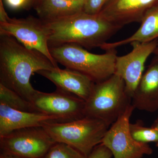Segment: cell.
<instances>
[{
  "label": "cell",
  "mask_w": 158,
  "mask_h": 158,
  "mask_svg": "<svg viewBox=\"0 0 158 158\" xmlns=\"http://www.w3.org/2000/svg\"><path fill=\"white\" fill-rule=\"evenodd\" d=\"M113 154L103 144H99L94 148L87 158H112Z\"/></svg>",
  "instance_id": "44dd1931"
},
{
  "label": "cell",
  "mask_w": 158,
  "mask_h": 158,
  "mask_svg": "<svg viewBox=\"0 0 158 158\" xmlns=\"http://www.w3.org/2000/svg\"><path fill=\"white\" fill-rule=\"evenodd\" d=\"M43 127L56 142L68 144L87 157L102 143L110 126L98 118L85 116L72 121L47 123Z\"/></svg>",
  "instance_id": "5b68a950"
},
{
  "label": "cell",
  "mask_w": 158,
  "mask_h": 158,
  "mask_svg": "<svg viewBox=\"0 0 158 158\" xmlns=\"http://www.w3.org/2000/svg\"><path fill=\"white\" fill-rule=\"evenodd\" d=\"M0 158H23L17 156L12 155L10 154L6 153L1 152L0 153Z\"/></svg>",
  "instance_id": "cb8c5ba5"
},
{
  "label": "cell",
  "mask_w": 158,
  "mask_h": 158,
  "mask_svg": "<svg viewBox=\"0 0 158 158\" xmlns=\"http://www.w3.org/2000/svg\"><path fill=\"white\" fill-rule=\"evenodd\" d=\"M49 49L57 63L85 75L94 83L103 81L115 73L116 49L95 54L74 44L50 47Z\"/></svg>",
  "instance_id": "3957f363"
},
{
  "label": "cell",
  "mask_w": 158,
  "mask_h": 158,
  "mask_svg": "<svg viewBox=\"0 0 158 158\" xmlns=\"http://www.w3.org/2000/svg\"><path fill=\"white\" fill-rule=\"evenodd\" d=\"M135 109L154 113L158 110V58L155 56L142 74L131 98Z\"/></svg>",
  "instance_id": "5bb4252c"
},
{
  "label": "cell",
  "mask_w": 158,
  "mask_h": 158,
  "mask_svg": "<svg viewBox=\"0 0 158 158\" xmlns=\"http://www.w3.org/2000/svg\"><path fill=\"white\" fill-rule=\"evenodd\" d=\"M0 103L19 111L39 112L31 102L1 84H0Z\"/></svg>",
  "instance_id": "e0dca14e"
},
{
  "label": "cell",
  "mask_w": 158,
  "mask_h": 158,
  "mask_svg": "<svg viewBox=\"0 0 158 158\" xmlns=\"http://www.w3.org/2000/svg\"><path fill=\"white\" fill-rule=\"evenodd\" d=\"M34 2V4H35V3L36 2V1H37V0H33Z\"/></svg>",
  "instance_id": "83f0119b"
},
{
  "label": "cell",
  "mask_w": 158,
  "mask_h": 158,
  "mask_svg": "<svg viewBox=\"0 0 158 158\" xmlns=\"http://www.w3.org/2000/svg\"><path fill=\"white\" fill-rule=\"evenodd\" d=\"M58 67L35 50L26 47L11 36L0 35V84L32 102L38 90L31 85V76Z\"/></svg>",
  "instance_id": "6da1fadb"
},
{
  "label": "cell",
  "mask_w": 158,
  "mask_h": 158,
  "mask_svg": "<svg viewBox=\"0 0 158 158\" xmlns=\"http://www.w3.org/2000/svg\"><path fill=\"white\" fill-rule=\"evenodd\" d=\"M44 23L48 29L49 47L74 44L87 49L100 48L122 28L99 14L83 11Z\"/></svg>",
  "instance_id": "7a4b0ae2"
},
{
  "label": "cell",
  "mask_w": 158,
  "mask_h": 158,
  "mask_svg": "<svg viewBox=\"0 0 158 158\" xmlns=\"http://www.w3.org/2000/svg\"><path fill=\"white\" fill-rule=\"evenodd\" d=\"M152 127L158 131V116L154 122L153 123L152 126Z\"/></svg>",
  "instance_id": "d4e9b609"
},
{
  "label": "cell",
  "mask_w": 158,
  "mask_h": 158,
  "mask_svg": "<svg viewBox=\"0 0 158 158\" xmlns=\"http://www.w3.org/2000/svg\"><path fill=\"white\" fill-rule=\"evenodd\" d=\"M131 104V98L126 91L124 81L114 73L94 84L85 101V116L98 118L110 126Z\"/></svg>",
  "instance_id": "277c9868"
},
{
  "label": "cell",
  "mask_w": 158,
  "mask_h": 158,
  "mask_svg": "<svg viewBox=\"0 0 158 158\" xmlns=\"http://www.w3.org/2000/svg\"><path fill=\"white\" fill-rule=\"evenodd\" d=\"M42 158H87L78 151L64 143L56 142Z\"/></svg>",
  "instance_id": "d6986e66"
},
{
  "label": "cell",
  "mask_w": 158,
  "mask_h": 158,
  "mask_svg": "<svg viewBox=\"0 0 158 158\" xmlns=\"http://www.w3.org/2000/svg\"><path fill=\"white\" fill-rule=\"evenodd\" d=\"M108 0H84L83 11L87 14H98Z\"/></svg>",
  "instance_id": "ffe728a7"
},
{
  "label": "cell",
  "mask_w": 158,
  "mask_h": 158,
  "mask_svg": "<svg viewBox=\"0 0 158 158\" xmlns=\"http://www.w3.org/2000/svg\"><path fill=\"white\" fill-rule=\"evenodd\" d=\"M31 103L38 112L56 116L62 122L85 116V101L59 89L52 93L38 90Z\"/></svg>",
  "instance_id": "9c48e42d"
},
{
  "label": "cell",
  "mask_w": 158,
  "mask_h": 158,
  "mask_svg": "<svg viewBox=\"0 0 158 158\" xmlns=\"http://www.w3.org/2000/svg\"><path fill=\"white\" fill-rule=\"evenodd\" d=\"M84 3V0H37L35 9L40 19L44 22H48L83 11Z\"/></svg>",
  "instance_id": "2e32d148"
},
{
  "label": "cell",
  "mask_w": 158,
  "mask_h": 158,
  "mask_svg": "<svg viewBox=\"0 0 158 158\" xmlns=\"http://www.w3.org/2000/svg\"><path fill=\"white\" fill-rule=\"evenodd\" d=\"M9 8L13 10L27 9L34 4L33 0H4Z\"/></svg>",
  "instance_id": "7402d4cb"
},
{
  "label": "cell",
  "mask_w": 158,
  "mask_h": 158,
  "mask_svg": "<svg viewBox=\"0 0 158 158\" xmlns=\"http://www.w3.org/2000/svg\"><path fill=\"white\" fill-rule=\"evenodd\" d=\"M37 74L44 77L56 86L57 89L72 94L86 101L94 86L88 77L77 71L59 67L51 70H41Z\"/></svg>",
  "instance_id": "7c38bea8"
},
{
  "label": "cell",
  "mask_w": 158,
  "mask_h": 158,
  "mask_svg": "<svg viewBox=\"0 0 158 158\" xmlns=\"http://www.w3.org/2000/svg\"><path fill=\"white\" fill-rule=\"evenodd\" d=\"M140 23L141 26L131 36L116 42L106 43L100 48L106 51L132 42H148L158 39V4L148 11Z\"/></svg>",
  "instance_id": "9a60e30c"
},
{
  "label": "cell",
  "mask_w": 158,
  "mask_h": 158,
  "mask_svg": "<svg viewBox=\"0 0 158 158\" xmlns=\"http://www.w3.org/2000/svg\"><path fill=\"white\" fill-rule=\"evenodd\" d=\"M158 4V0H108L98 14L123 27L141 23L148 11Z\"/></svg>",
  "instance_id": "8fae6325"
},
{
  "label": "cell",
  "mask_w": 158,
  "mask_h": 158,
  "mask_svg": "<svg viewBox=\"0 0 158 158\" xmlns=\"http://www.w3.org/2000/svg\"><path fill=\"white\" fill-rule=\"evenodd\" d=\"M56 143L43 127H35L0 137V150L23 158H42Z\"/></svg>",
  "instance_id": "8992f818"
},
{
  "label": "cell",
  "mask_w": 158,
  "mask_h": 158,
  "mask_svg": "<svg viewBox=\"0 0 158 158\" xmlns=\"http://www.w3.org/2000/svg\"><path fill=\"white\" fill-rule=\"evenodd\" d=\"M153 54L155 56L158 58V41L156 47L153 53Z\"/></svg>",
  "instance_id": "484cf974"
},
{
  "label": "cell",
  "mask_w": 158,
  "mask_h": 158,
  "mask_svg": "<svg viewBox=\"0 0 158 158\" xmlns=\"http://www.w3.org/2000/svg\"><path fill=\"white\" fill-rule=\"evenodd\" d=\"M9 18L4 8L2 0H0V23L6 22Z\"/></svg>",
  "instance_id": "603a6c76"
},
{
  "label": "cell",
  "mask_w": 158,
  "mask_h": 158,
  "mask_svg": "<svg viewBox=\"0 0 158 158\" xmlns=\"http://www.w3.org/2000/svg\"><path fill=\"white\" fill-rule=\"evenodd\" d=\"M130 133L135 140L141 143H154L158 147V131L152 127H146L143 122L137 120L134 123H130Z\"/></svg>",
  "instance_id": "ac0fdd59"
},
{
  "label": "cell",
  "mask_w": 158,
  "mask_h": 158,
  "mask_svg": "<svg viewBox=\"0 0 158 158\" xmlns=\"http://www.w3.org/2000/svg\"><path fill=\"white\" fill-rule=\"evenodd\" d=\"M0 35L14 37L26 47L38 51L58 65L50 51L48 29L40 19L33 16L19 19L9 17L6 22L0 23Z\"/></svg>",
  "instance_id": "ba28073f"
},
{
  "label": "cell",
  "mask_w": 158,
  "mask_h": 158,
  "mask_svg": "<svg viewBox=\"0 0 158 158\" xmlns=\"http://www.w3.org/2000/svg\"><path fill=\"white\" fill-rule=\"evenodd\" d=\"M66 1H70V2H76V1H80V0H66Z\"/></svg>",
  "instance_id": "4316f807"
},
{
  "label": "cell",
  "mask_w": 158,
  "mask_h": 158,
  "mask_svg": "<svg viewBox=\"0 0 158 158\" xmlns=\"http://www.w3.org/2000/svg\"><path fill=\"white\" fill-rule=\"evenodd\" d=\"M158 39L150 42L130 44L132 49L124 56L116 57L115 74L124 81L126 91L131 98L142 74L145 63L155 49Z\"/></svg>",
  "instance_id": "30bf717a"
},
{
  "label": "cell",
  "mask_w": 158,
  "mask_h": 158,
  "mask_svg": "<svg viewBox=\"0 0 158 158\" xmlns=\"http://www.w3.org/2000/svg\"><path fill=\"white\" fill-rule=\"evenodd\" d=\"M135 108L131 104L107 131L102 144L111 151L114 158H142L153 150L148 144L134 139L130 133V118Z\"/></svg>",
  "instance_id": "52a82bcc"
},
{
  "label": "cell",
  "mask_w": 158,
  "mask_h": 158,
  "mask_svg": "<svg viewBox=\"0 0 158 158\" xmlns=\"http://www.w3.org/2000/svg\"><path fill=\"white\" fill-rule=\"evenodd\" d=\"M62 122L58 117L40 112H27L12 109L0 103V137L15 130L43 127L47 123Z\"/></svg>",
  "instance_id": "4fadbf2b"
}]
</instances>
